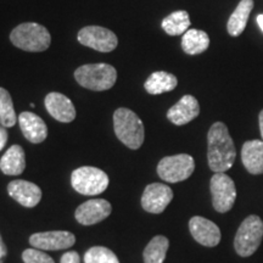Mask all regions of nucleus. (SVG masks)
Returning a JSON list of instances; mask_svg holds the SVG:
<instances>
[{"instance_id": "f03ea898", "label": "nucleus", "mask_w": 263, "mask_h": 263, "mask_svg": "<svg viewBox=\"0 0 263 263\" xmlns=\"http://www.w3.org/2000/svg\"><path fill=\"white\" fill-rule=\"evenodd\" d=\"M114 128L121 143L132 150L143 145L145 139L143 121L136 112L126 107H120L114 114Z\"/></svg>"}, {"instance_id": "7c9ffc66", "label": "nucleus", "mask_w": 263, "mask_h": 263, "mask_svg": "<svg viewBox=\"0 0 263 263\" xmlns=\"http://www.w3.org/2000/svg\"><path fill=\"white\" fill-rule=\"evenodd\" d=\"M258 121H259V130H261V136H262V141H263V110L259 112L258 116Z\"/></svg>"}, {"instance_id": "412c9836", "label": "nucleus", "mask_w": 263, "mask_h": 263, "mask_svg": "<svg viewBox=\"0 0 263 263\" xmlns=\"http://www.w3.org/2000/svg\"><path fill=\"white\" fill-rule=\"evenodd\" d=\"M178 84L177 77L172 73L164 71H157L150 74L147 78L144 88L151 95H159L173 90Z\"/></svg>"}, {"instance_id": "9d476101", "label": "nucleus", "mask_w": 263, "mask_h": 263, "mask_svg": "<svg viewBox=\"0 0 263 263\" xmlns=\"http://www.w3.org/2000/svg\"><path fill=\"white\" fill-rule=\"evenodd\" d=\"M173 200V192L162 183L149 184L141 196V206L146 212L159 215L162 213Z\"/></svg>"}, {"instance_id": "393cba45", "label": "nucleus", "mask_w": 263, "mask_h": 263, "mask_svg": "<svg viewBox=\"0 0 263 263\" xmlns=\"http://www.w3.org/2000/svg\"><path fill=\"white\" fill-rule=\"evenodd\" d=\"M16 121L18 117H16L11 95L4 88H0V123L3 127L10 128L15 126Z\"/></svg>"}, {"instance_id": "f3484780", "label": "nucleus", "mask_w": 263, "mask_h": 263, "mask_svg": "<svg viewBox=\"0 0 263 263\" xmlns=\"http://www.w3.org/2000/svg\"><path fill=\"white\" fill-rule=\"evenodd\" d=\"M18 124L24 137L33 144L43 143L48 137V127L44 121L35 114L25 112L20 114Z\"/></svg>"}, {"instance_id": "1a4fd4ad", "label": "nucleus", "mask_w": 263, "mask_h": 263, "mask_svg": "<svg viewBox=\"0 0 263 263\" xmlns=\"http://www.w3.org/2000/svg\"><path fill=\"white\" fill-rule=\"evenodd\" d=\"M78 42L84 47L91 48L100 52H110L118 44L117 35L110 29L100 26H87L78 32Z\"/></svg>"}, {"instance_id": "6e6552de", "label": "nucleus", "mask_w": 263, "mask_h": 263, "mask_svg": "<svg viewBox=\"0 0 263 263\" xmlns=\"http://www.w3.org/2000/svg\"><path fill=\"white\" fill-rule=\"evenodd\" d=\"M213 209L219 213L232 210L236 199L235 183L226 173H215L210 182Z\"/></svg>"}, {"instance_id": "2f4dec72", "label": "nucleus", "mask_w": 263, "mask_h": 263, "mask_svg": "<svg viewBox=\"0 0 263 263\" xmlns=\"http://www.w3.org/2000/svg\"><path fill=\"white\" fill-rule=\"evenodd\" d=\"M257 24L259 26V28H261L262 32H263V15H258L257 16Z\"/></svg>"}, {"instance_id": "6ab92c4d", "label": "nucleus", "mask_w": 263, "mask_h": 263, "mask_svg": "<svg viewBox=\"0 0 263 263\" xmlns=\"http://www.w3.org/2000/svg\"><path fill=\"white\" fill-rule=\"evenodd\" d=\"M26 168V156L22 146L12 145L0 159V170L6 176H18Z\"/></svg>"}, {"instance_id": "2eb2a0df", "label": "nucleus", "mask_w": 263, "mask_h": 263, "mask_svg": "<svg viewBox=\"0 0 263 263\" xmlns=\"http://www.w3.org/2000/svg\"><path fill=\"white\" fill-rule=\"evenodd\" d=\"M9 195L25 207L37 206L42 200V189L37 184L24 179H16L9 183Z\"/></svg>"}, {"instance_id": "f257e3e1", "label": "nucleus", "mask_w": 263, "mask_h": 263, "mask_svg": "<svg viewBox=\"0 0 263 263\" xmlns=\"http://www.w3.org/2000/svg\"><path fill=\"white\" fill-rule=\"evenodd\" d=\"M207 160L211 171L224 173L234 164L236 151L229 130L223 122L213 123L207 134Z\"/></svg>"}, {"instance_id": "5701e85b", "label": "nucleus", "mask_w": 263, "mask_h": 263, "mask_svg": "<svg viewBox=\"0 0 263 263\" xmlns=\"http://www.w3.org/2000/svg\"><path fill=\"white\" fill-rule=\"evenodd\" d=\"M168 248L170 241L166 236H154L143 252L144 263H163Z\"/></svg>"}, {"instance_id": "c85d7f7f", "label": "nucleus", "mask_w": 263, "mask_h": 263, "mask_svg": "<svg viewBox=\"0 0 263 263\" xmlns=\"http://www.w3.org/2000/svg\"><path fill=\"white\" fill-rule=\"evenodd\" d=\"M8 139H9V134L8 132H6V128L2 126L0 127V150L4 149L6 143H8Z\"/></svg>"}, {"instance_id": "bb28decb", "label": "nucleus", "mask_w": 263, "mask_h": 263, "mask_svg": "<svg viewBox=\"0 0 263 263\" xmlns=\"http://www.w3.org/2000/svg\"><path fill=\"white\" fill-rule=\"evenodd\" d=\"M22 259L25 263H55L48 254L39 249H27L22 252Z\"/></svg>"}, {"instance_id": "cd10ccee", "label": "nucleus", "mask_w": 263, "mask_h": 263, "mask_svg": "<svg viewBox=\"0 0 263 263\" xmlns=\"http://www.w3.org/2000/svg\"><path fill=\"white\" fill-rule=\"evenodd\" d=\"M61 263H81V257L78 252L68 251L62 255Z\"/></svg>"}, {"instance_id": "4468645a", "label": "nucleus", "mask_w": 263, "mask_h": 263, "mask_svg": "<svg viewBox=\"0 0 263 263\" xmlns=\"http://www.w3.org/2000/svg\"><path fill=\"white\" fill-rule=\"evenodd\" d=\"M45 108L50 116L59 122L70 123L76 118V108L72 101L66 95L52 91L45 97Z\"/></svg>"}, {"instance_id": "4be33fe9", "label": "nucleus", "mask_w": 263, "mask_h": 263, "mask_svg": "<svg viewBox=\"0 0 263 263\" xmlns=\"http://www.w3.org/2000/svg\"><path fill=\"white\" fill-rule=\"evenodd\" d=\"M210 47V37L206 32L190 28L183 34L182 48L188 55H199Z\"/></svg>"}, {"instance_id": "dca6fc26", "label": "nucleus", "mask_w": 263, "mask_h": 263, "mask_svg": "<svg viewBox=\"0 0 263 263\" xmlns=\"http://www.w3.org/2000/svg\"><path fill=\"white\" fill-rule=\"evenodd\" d=\"M200 105L193 95H184L167 111V118L176 126H184L199 116Z\"/></svg>"}, {"instance_id": "c756f323", "label": "nucleus", "mask_w": 263, "mask_h": 263, "mask_svg": "<svg viewBox=\"0 0 263 263\" xmlns=\"http://www.w3.org/2000/svg\"><path fill=\"white\" fill-rule=\"evenodd\" d=\"M6 255H8V249H6L4 241H3L2 235H0V263L3 262V259H4Z\"/></svg>"}, {"instance_id": "a878e982", "label": "nucleus", "mask_w": 263, "mask_h": 263, "mask_svg": "<svg viewBox=\"0 0 263 263\" xmlns=\"http://www.w3.org/2000/svg\"><path fill=\"white\" fill-rule=\"evenodd\" d=\"M84 263H120L116 254L104 246L90 248L84 255Z\"/></svg>"}, {"instance_id": "20e7f679", "label": "nucleus", "mask_w": 263, "mask_h": 263, "mask_svg": "<svg viewBox=\"0 0 263 263\" xmlns=\"http://www.w3.org/2000/svg\"><path fill=\"white\" fill-rule=\"evenodd\" d=\"M77 83L94 91L108 90L117 81V71L108 64H88L74 71Z\"/></svg>"}, {"instance_id": "a211bd4d", "label": "nucleus", "mask_w": 263, "mask_h": 263, "mask_svg": "<svg viewBox=\"0 0 263 263\" xmlns=\"http://www.w3.org/2000/svg\"><path fill=\"white\" fill-rule=\"evenodd\" d=\"M241 161L249 173L258 176L263 173V141L249 140L242 145Z\"/></svg>"}, {"instance_id": "7ed1b4c3", "label": "nucleus", "mask_w": 263, "mask_h": 263, "mask_svg": "<svg viewBox=\"0 0 263 263\" xmlns=\"http://www.w3.org/2000/svg\"><path fill=\"white\" fill-rule=\"evenodd\" d=\"M10 41L21 50L39 52L45 51L50 47L51 35L44 26L35 22H26L12 29Z\"/></svg>"}, {"instance_id": "ddd939ff", "label": "nucleus", "mask_w": 263, "mask_h": 263, "mask_svg": "<svg viewBox=\"0 0 263 263\" xmlns=\"http://www.w3.org/2000/svg\"><path fill=\"white\" fill-rule=\"evenodd\" d=\"M189 230L193 238L206 248H215L221 241V229L216 223L203 217H193L189 221Z\"/></svg>"}, {"instance_id": "f8f14e48", "label": "nucleus", "mask_w": 263, "mask_h": 263, "mask_svg": "<svg viewBox=\"0 0 263 263\" xmlns=\"http://www.w3.org/2000/svg\"><path fill=\"white\" fill-rule=\"evenodd\" d=\"M111 211H112V207L107 200L93 199L78 206L74 217L80 224L93 226L106 219L111 215Z\"/></svg>"}, {"instance_id": "b1692460", "label": "nucleus", "mask_w": 263, "mask_h": 263, "mask_svg": "<svg viewBox=\"0 0 263 263\" xmlns=\"http://www.w3.org/2000/svg\"><path fill=\"white\" fill-rule=\"evenodd\" d=\"M190 27L189 14L184 10L172 12L163 18L162 28L168 35H182Z\"/></svg>"}, {"instance_id": "aec40b11", "label": "nucleus", "mask_w": 263, "mask_h": 263, "mask_svg": "<svg viewBox=\"0 0 263 263\" xmlns=\"http://www.w3.org/2000/svg\"><path fill=\"white\" fill-rule=\"evenodd\" d=\"M252 8H254V0H241L236 6L235 11L229 17L227 25V29L232 37H238L244 32Z\"/></svg>"}, {"instance_id": "9b49d317", "label": "nucleus", "mask_w": 263, "mask_h": 263, "mask_svg": "<svg viewBox=\"0 0 263 263\" xmlns=\"http://www.w3.org/2000/svg\"><path fill=\"white\" fill-rule=\"evenodd\" d=\"M76 236L71 232L66 230H52V232L34 233L29 238V244L33 248L43 250V251H58L73 246Z\"/></svg>"}, {"instance_id": "423d86ee", "label": "nucleus", "mask_w": 263, "mask_h": 263, "mask_svg": "<svg viewBox=\"0 0 263 263\" xmlns=\"http://www.w3.org/2000/svg\"><path fill=\"white\" fill-rule=\"evenodd\" d=\"M108 177L103 170L91 166H83L74 170L71 176L73 189L82 195H99L108 186Z\"/></svg>"}, {"instance_id": "39448f33", "label": "nucleus", "mask_w": 263, "mask_h": 263, "mask_svg": "<svg viewBox=\"0 0 263 263\" xmlns=\"http://www.w3.org/2000/svg\"><path fill=\"white\" fill-rule=\"evenodd\" d=\"M263 239V222L258 216L251 215L242 221L236 230L234 249L241 257L254 255Z\"/></svg>"}, {"instance_id": "0eeeda50", "label": "nucleus", "mask_w": 263, "mask_h": 263, "mask_svg": "<svg viewBox=\"0 0 263 263\" xmlns=\"http://www.w3.org/2000/svg\"><path fill=\"white\" fill-rule=\"evenodd\" d=\"M195 170V161L188 154L163 157L157 164V174L164 182L178 183L188 179Z\"/></svg>"}]
</instances>
